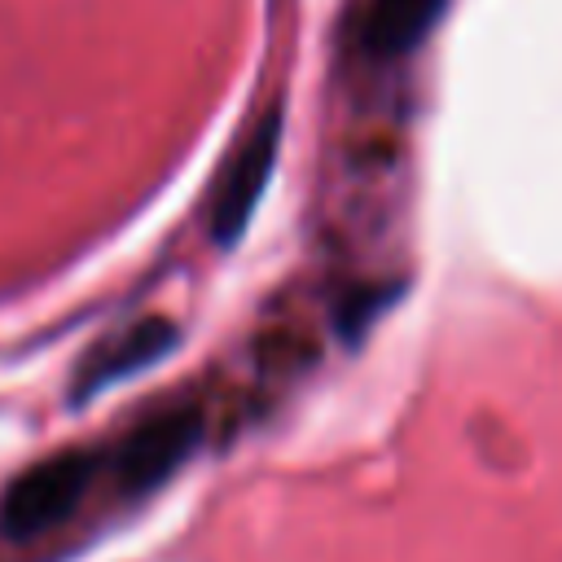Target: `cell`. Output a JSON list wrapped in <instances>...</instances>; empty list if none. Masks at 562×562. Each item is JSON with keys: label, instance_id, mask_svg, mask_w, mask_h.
Segmentation results:
<instances>
[{"label": "cell", "instance_id": "1", "mask_svg": "<svg viewBox=\"0 0 562 562\" xmlns=\"http://www.w3.org/2000/svg\"><path fill=\"white\" fill-rule=\"evenodd\" d=\"M92 470H97V457H88V452H57V457L22 470L0 501V527L13 540L53 531L57 522H66L79 509V501L92 483Z\"/></svg>", "mask_w": 562, "mask_h": 562}, {"label": "cell", "instance_id": "2", "mask_svg": "<svg viewBox=\"0 0 562 562\" xmlns=\"http://www.w3.org/2000/svg\"><path fill=\"white\" fill-rule=\"evenodd\" d=\"M277 145H281V110H268L237 145V154L224 167V180L211 198V233L220 246H233L241 237V228L250 224V211L277 167Z\"/></svg>", "mask_w": 562, "mask_h": 562}, {"label": "cell", "instance_id": "3", "mask_svg": "<svg viewBox=\"0 0 562 562\" xmlns=\"http://www.w3.org/2000/svg\"><path fill=\"white\" fill-rule=\"evenodd\" d=\"M198 439H202V413L198 408H167V413L140 422L123 439L119 461H114L123 492H149L162 479H171L189 461Z\"/></svg>", "mask_w": 562, "mask_h": 562}, {"label": "cell", "instance_id": "4", "mask_svg": "<svg viewBox=\"0 0 562 562\" xmlns=\"http://www.w3.org/2000/svg\"><path fill=\"white\" fill-rule=\"evenodd\" d=\"M171 342H176V329L167 321H158V316L154 321H136L132 329H123L119 338H110V342H101L92 351V360L79 369L75 395H92V391H101V386H110V382L154 364L158 356H167Z\"/></svg>", "mask_w": 562, "mask_h": 562}, {"label": "cell", "instance_id": "5", "mask_svg": "<svg viewBox=\"0 0 562 562\" xmlns=\"http://www.w3.org/2000/svg\"><path fill=\"white\" fill-rule=\"evenodd\" d=\"M439 0H369L360 18V40L378 57L408 53L435 22Z\"/></svg>", "mask_w": 562, "mask_h": 562}]
</instances>
